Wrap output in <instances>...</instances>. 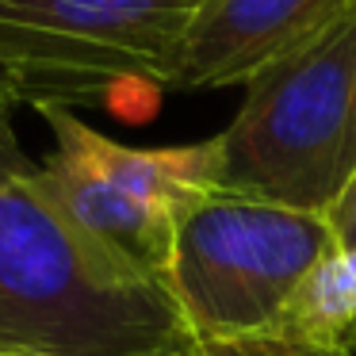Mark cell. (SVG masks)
Wrapping results in <instances>:
<instances>
[{
    "label": "cell",
    "mask_w": 356,
    "mask_h": 356,
    "mask_svg": "<svg viewBox=\"0 0 356 356\" xmlns=\"http://www.w3.org/2000/svg\"><path fill=\"white\" fill-rule=\"evenodd\" d=\"M165 356H356V353H310V348H291L280 337H257V341H230V345H207V341L184 337Z\"/></svg>",
    "instance_id": "8"
},
{
    "label": "cell",
    "mask_w": 356,
    "mask_h": 356,
    "mask_svg": "<svg viewBox=\"0 0 356 356\" xmlns=\"http://www.w3.org/2000/svg\"><path fill=\"white\" fill-rule=\"evenodd\" d=\"M325 218H330L337 249H353L356 245V172L348 177V184H345V192L337 195V203L325 211Z\"/></svg>",
    "instance_id": "9"
},
{
    "label": "cell",
    "mask_w": 356,
    "mask_h": 356,
    "mask_svg": "<svg viewBox=\"0 0 356 356\" xmlns=\"http://www.w3.org/2000/svg\"><path fill=\"white\" fill-rule=\"evenodd\" d=\"M333 249L330 218L318 211L215 188L180 211L165 291L192 341L272 337L299 284Z\"/></svg>",
    "instance_id": "3"
},
{
    "label": "cell",
    "mask_w": 356,
    "mask_h": 356,
    "mask_svg": "<svg viewBox=\"0 0 356 356\" xmlns=\"http://www.w3.org/2000/svg\"><path fill=\"white\" fill-rule=\"evenodd\" d=\"M184 337L169 291L100 253L0 142V356H165Z\"/></svg>",
    "instance_id": "1"
},
{
    "label": "cell",
    "mask_w": 356,
    "mask_h": 356,
    "mask_svg": "<svg viewBox=\"0 0 356 356\" xmlns=\"http://www.w3.org/2000/svg\"><path fill=\"white\" fill-rule=\"evenodd\" d=\"M12 111H16V104L4 96V88H0V142H16V131H12Z\"/></svg>",
    "instance_id": "10"
},
{
    "label": "cell",
    "mask_w": 356,
    "mask_h": 356,
    "mask_svg": "<svg viewBox=\"0 0 356 356\" xmlns=\"http://www.w3.org/2000/svg\"><path fill=\"white\" fill-rule=\"evenodd\" d=\"M272 337L310 353H356V245L310 268Z\"/></svg>",
    "instance_id": "7"
},
{
    "label": "cell",
    "mask_w": 356,
    "mask_h": 356,
    "mask_svg": "<svg viewBox=\"0 0 356 356\" xmlns=\"http://www.w3.org/2000/svg\"><path fill=\"white\" fill-rule=\"evenodd\" d=\"M348 12H356V0H203L180 47L172 88L249 85Z\"/></svg>",
    "instance_id": "6"
},
{
    "label": "cell",
    "mask_w": 356,
    "mask_h": 356,
    "mask_svg": "<svg viewBox=\"0 0 356 356\" xmlns=\"http://www.w3.org/2000/svg\"><path fill=\"white\" fill-rule=\"evenodd\" d=\"M39 115L54 138L39 165L50 200L100 253L165 287L180 211L218 188L215 138L146 149L92 131L73 111Z\"/></svg>",
    "instance_id": "5"
},
{
    "label": "cell",
    "mask_w": 356,
    "mask_h": 356,
    "mask_svg": "<svg viewBox=\"0 0 356 356\" xmlns=\"http://www.w3.org/2000/svg\"><path fill=\"white\" fill-rule=\"evenodd\" d=\"M215 149L222 192L325 215L356 172V12L257 73Z\"/></svg>",
    "instance_id": "2"
},
{
    "label": "cell",
    "mask_w": 356,
    "mask_h": 356,
    "mask_svg": "<svg viewBox=\"0 0 356 356\" xmlns=\"http://www.w3.org/2000/svg\"><path fill=\"white\" fill-rule=\"evenodd\" d=\"M203 0H0V88L12 104L88 108L172 88Z\"/></svg>",
    "instance_id": "4"
}]
</instances>
